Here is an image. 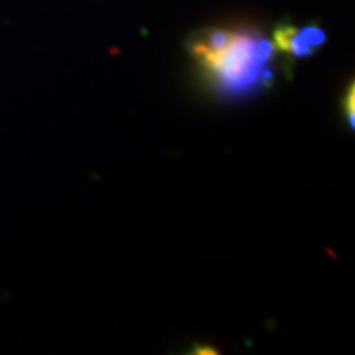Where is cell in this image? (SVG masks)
I'll list each match as a JSON object with an SVG mask.
<instances>
[{"instance_id": "6da1fadb", "label": "cell", "mask_w": 355, "mask_h": 355, "mask_svg": "<svg viewBox=\"0 0 355 355\" xmlns=\"http://www.w3.org/2000/svg\"><path fill=\"white\" fill-rule=\"evenodd\" d=\"M191 55L220 94L242 97L270 87L275 44L254 32L207 30L191 43Z\"/></svg>"}, {"instance_id": "7a4b0ae2", "label": "cell", "mask_w": 355, "mask_h": 355, "mask_svg": "<svg viewBox=\"0 0 355 355\" xmlns=\"http://www.w3.org/2000/svg\"><path fill=\"white\" fill-rule=\"evenodd\" d=\"M344 112L347 117V123L350 128H354L355 123V87L354 83H350V87L347 89V94L344 97Z\"/></svg>"}, {"instance_id": "3957f363", "label": "cell", "mask_w": 355, "mask_h": 355, "mask_svg": "<svg viewBox=\"0 0 355 355\" xmlns=\"http://www.w3.org/2000/svg\"><path fill=\"white\" fill-rule=\"evenodd\" d=\"M209 347H202V345H196V350H194V354H216L217 350H207Z\"/></svg>"}]
</instances>
